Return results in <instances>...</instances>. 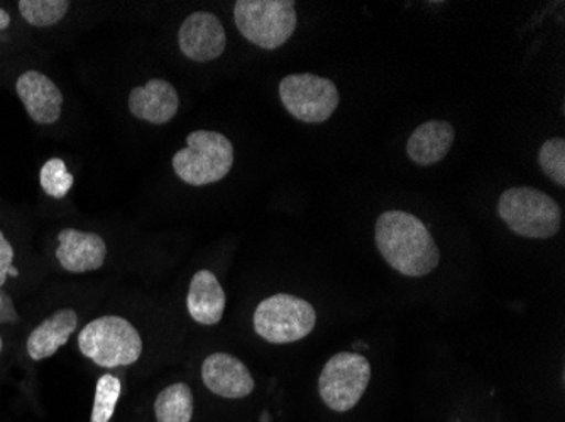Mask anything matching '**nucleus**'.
<instances>
[{
	"instance_id": "f257e3e1",
	"label": "nucleus",
	"mask_w": 565,
	"mask_h": 422,
	"mask_svg": "<svg viewBox=\"0 0 565 422\" xmlns=\"http://www.w3.org/2000/svg\"><path fill=\"white\" fill-rule=\"evenodd\" d=\"M376 247L390 268L406 278H424L440 262V250L424 221L402 209L384 212L376 221Z\"/></svg>"
},
{
	"instance_id": "f03ea898",
	"label": "nucleus",
	"mask_w": 565,
	"mask_h": 422,
	"mask_svg": "<svg viewBox=\"0 0 565 422\" xmlns=\"http://www.w3.org/2000/svg\"><path fill=\"white\" fill-rule=\"evenodd\" d=\"M498 214L523 239H551L561 230L562 212L555 199L530 186L507 190L498 203Z\"/></svg>"
},
{
	"instance_id": "7ed1b4c3",
	"label": "nucleus",
	"mask_w": 565,
	"mask_h": 422,
	"mask_svg": "<svg viewBox=\"0 0 565 422\" xmlns=\"http://www.w3.org/2000/svg\"><path fill=\"white\" fill-rule=\"evenodd\" d=\"M82 355L102 368L127 367L142 354L138 329L120 316H102L78 333Z\"/></svg>"
},
{
	"instance_id": "20e7f679",
	"label": "nucleus",
	"mask_w": 565,
	"mask_h": 422,
	"mask_svg": "<svg viewBox=\"0 0 565 422\" xmlns=\"http://www.w3.org/2000/svg\"><path fill=\"white\" fill-rule=\"evenodd\" d=\"M233 164V142L214 130H195L186 138V148L173 155L174 173L190 186L224 180Z\"/></svg>"
},
{
	"instance_id": "39448f33",
	"label": "nucleus",
	"mask_w": 565,
	"mask_h": 422,
	"mask_svg": "<svg viewBox=\"0 0 565 422\" xmlns=\"http://www.w3.org/2000/svg\"><path fill=\"white\" fill-rule=\"evenodd\" d=\"M234 22L249 43L271 51L294 36L298 18L291 0H237Z\"/></svg>"
},
{
	"instance_id": "423d86ee",
	"label": "nucleus",
	"mask_w": 565,
	"mask_h": 422,
	"mask_svg": "<svg viewBox=\"0 0 565 422\" xmlns=\"http://www.w3.org/2000/svg\"><path fill=\"white\" fill-rule=\"evenodd\" d=\"M254 329L273 345H287L307 338L317 325L312 304L294 294L266 297L254 311Z\"/></svg>"
},
{
	"instance_id": "0eeeda50",
	"label": "nucleus",
	"mask_w": 565,
	"mask_h": 422,
	"mask_svg": "<svg viewBox=\"0 0 565 422\" xmlns=\"http://www.w3.org/2000/svg\"><path fill=\"white\" fill-rule=\"evenodd\" d=\"M370 382V360L364 355L342 351L333 355L320 372V399L330 411L349 412L361 402Z\"/></svg>"
},
{
	"instance_id": "6e6552de",
	"label": "nucleus",
	"mask_w": 565,
	"mask_h": 422,
	"mask_svg": "<svg viewBox=\"0 0 565 422\" xmlns=\"http://www.w3.org/2000/svg\"><path fill=\"white\" fill-rule=\"evenodd\" d=\"M279 98L288 113L305 123H322L339 107V90L329 78L312 73H295L282 78Z\"/></svg>"
},
{
	"instance_id": "1a4fd4ad",
	"label": "nucleus",
	"mask_w": 565,
	"mask_h": 422,
	"mask_svg": "<svg viewBox=\"0 0 565 422\" xmlns=\"http://www.w3.org/2000/svg\"><path fill=\"white\" fill-rule=\"evenodd\" d=\"M178 46L192 62L205 63L217 59L227 46L224 25L211 12H193L178 31Z\"/></svg>"
},
{
	"instance_id": "9d476101",
	"label": "nucleus",
	"mask_w": 565,
	"mask_h": 422,
	"mask_svg": "<svg viewBox=\"0 0 565 422\" xmlns=\"http://www.w3.org/2000/svg\"><path fill=\"white\" fill-rule=\"evenodd\" d=\"M19 100L30 119L38 126H51L62 117L63 94L44 73L30 69L15 82Z\"/></svg>"
},
{
	"instance_id": "9b49d317",
	"label": "nucleus",
	"mask_w": 565,
	"mask_h": 422,
	"mask_svg": "<svg viewBox=\"0 0 565 422\" xmlns=\"http://www.w3.org/2000/svg\"><path fill=\"white\" fill-rule=\"evenodd\" d=\"M202 380L212 393L224 399L247 398L256 387L249 368L228 354L209 355L202 364Z\"/></svg>"
},
{
	"instance_id": "f8f14e48",
	"label": "nucleus",
	"mask_w": 565,
	"mask_h": 422,
	"mask_svg": "<svg viewBox=\"0 0 565 422\" xmlns=\"http://www.w3.org/2000/svg\"><path fill=\"white\" fill-rule=\"evenodd\" d=\"M55 256L65 271L72 274H84V272L97 271L104 266L107 246L100 235L65 228L58 234V249Z\"/></svg>"
},
{
	"instance_id": "ddd939ff",
	"label": "nucleus",
	"mask_w": 565,
	"mask_h": 422,
	"mask_svg": "<svg viewBox=\"0 0 565 422\" xmlns=\"http://www.w3.org/2000/svg\"><path fill=\"white\" fill-rule=\"evenodd\" d=\"M180 107L177 88L163 78H152L142 87L132 88L129 112L152 126H163L177 116Z\"/></svg>"
},
{
	"instance_id": "4468645a",
	"label": "nucleus",
	"mask_w": 565,
	"mask_h": 422,
	"mask_svg": "<svg viewBox=\"0 0 565 422\" xmlns=\"http://www.w3.org/2000/svg\"><path fill=\"white\" fill-rule=\"evenodd\" d=\"M186 310L199 325L214 326L221 323L225 311V293L214 272L202 269L193 275L186 294Z\"/></svg>"
},
{
	"instance_id": "2eb2a0df",
	"label": "nucleus",
	"mask_w": 565,
	"mask_h": 422,
	"mask_svg": "<svg viewBox=\"0 0 565 422\" xmlns=\"http://www.w3.org/2000/svg\"><path fill=\"white\" fill-rule=\"evenodd\" d=\"M78 328V314L72 307H62L47 316L41 325L31 332L25 348L34 361L46 360L53 357L63 345L68 343L70 336Z\"/></svg>"
},
{
	"instance_id": "dca6fc26",
	"label": "nucleus",
	"mask_w": 565,
	"mask_h": 422,
	"mask_svg": "<svg viewBox=\"0 0 565 422\" xmlns=\"http://www.w3.org/2000/svg\"><path fill=\"white\" fill-rule=\"evenodd\" d=\"M456 139V130L444 120H428L414 130L406 142V154L418 166H431L446 158Z\"/></svg>"
},
{
	"instance_id": "f3484780",
	"label": "nucleus",
	"mask_w": 565,
	"mask_h": 422,
	"mask_svg": "<svg viewBox=\"0 0 565 422\" xmlns=\"http://www.w3.org/2000/svg\"><path fill=\"white\" fill-rule=\"evenodd\" d=\"M157 422H190L193 418V393L186 383L178 382L158 393L154 402Z\"/></svg>"
},
{
	"instance_id": "a211bd4d",
	"label": "nucleus",
	"mask_w": 565,
	"mask_h": 422,
	"mask_svg": "<svg viewBox=\"0 0 565 422\" xmlns=\"http://www.w3.org/2000/svg\"><path fill=\"white\" fill-rule=\"evenodd\" d=\"M19 12L28 24L34 28H51L68 14V0H19Z\"/></svg>"
},
{
	"instance_id": "6ab92c4d",
	"label": "nucleus",
	"mask_w": 565,
	"mask_h": 422,
	"mask_svg": "<svg viewBox=\"0 0 565 422\" xmlns=\"http://www.w3.org/2000/svg\"><path fill=\"white\" fill-rule=\"evenodd\" d=\"M120 383L119 377L113 374H104L95 387L94 409H92V422H109L119 402Z\"/></svg>"
},
{
	"instance_id": "aec40b11",
	"label": "nucleus",
	"mask_w": 565,
	"mask_h": 422,
	"mask_svg": "<svg viewBox=\"0 0 565 422\" xmlns=\"http://www.w3.org/2000/svg\"><path fill=\"white\" fill-rule=\"evenodd\" d=\"M73 174L68 173L65 161L60 158L47 160L40 171V183L43 192L51 198L62 199L68 195L73 186Z\"/></svg>"
},
{
	"instance_id": "412c9836",
	"label": "nucleus",
	"mask_w": 565,
	"mask_h": 422,
	"mask_svg": "<svg viewBox=\"0 0 565 422\" xmlns=\"http://www.w3.org/2000/svg\"><path fill=\"white\" fill-rule=\"evenodd\" d=\"M539 163L542 171L558 186L565 184V141L564 139H548L539 152Z\"/></svg>"
},
{
	"instance_id": "4be33fe9",
	"label": "nucleus",
	"mask_w": 565,
	"mask_h": 422,
	"mask_svg": "<svg viewBox=\"0 0 565 422\" xmlns=\"http://www.w3.org/2000/svg\"><path fill=\"white\" fill-rule=\"evenodd\" d=\"M14 247L6 239L4 231L0 230V288L8 281L9 271L14 262Z\"/></svg>"
},
{
	"instance_id": "5701e85b",
	"label": "nucleus",
	"mask_w": 565,
	"mask_h": 422,
	"mask_svg": "<svg viewBox=\"0 0 565 422\" xmlns=\"http://www.w3.org/2000/svg\"><path fill=\"white\" fill-rule=\"evenodd\" d=\"M9 25H11V15L6 9L0 8V31L8 30Z\"/></svg>"
},
{
	"instance_id": "b1692460",
	"label": "nucleus",
	"mask_w": 565,
	"mask_h": 422,
	"mask_svg": "<svg viewBox=\"0 0 565 422\" xmlns=\"http://www.w3.org/2000/svg\"><path fill=\"white\" fill-rule=\"evenodd\" d=\"M2 347H4V345H2V338H0V351H2Z\"/></svg>"
}]
</instances>
